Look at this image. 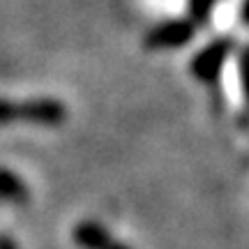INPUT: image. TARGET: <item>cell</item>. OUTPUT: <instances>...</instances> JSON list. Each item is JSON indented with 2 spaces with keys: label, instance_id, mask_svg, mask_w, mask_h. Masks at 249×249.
Returning a JSON list of instances; mask_svg holds the SVG:
<instances>
[{
  "label": "cell",
  "instance_id": "8",
  "mask_svg": "<svg viewBox=\"0 0 249 249\" xmlns=\"http://www.w3.org/2000/svg\"><path fill=\"white\" fill-rule=\"evenodd\" d=\"M18 123V102L17 99L0 97V127Z\"/></svg>",
  "mask_w": 249,
  "mask_h": 249
},
{
  "label": "cell",
  "instance_id": "10",
  "mask_svg": "<svg viewBox=\"0 0 249 249\" xmlns=\"http://www.w3.org/2000/svg\"><path fill=\"white\" fill-rule=\"evenodd\" d=\"M0 249H18V245L9 235H0Z\"/></svg>",
  "mask_w": 249,
  "mask_h": 249
},
{
  "label": "cell",
  "instance_id": "6",
  "mask_svg": "<svg viewBox=\"0 0 249 249\" xmlns=\"http://www.w3.org/2000/svg\"><path fill=\"white\" fill-rule=\"evenodd\" d=\"M219 0H187V14L185 17L194 23L196 28L205 26L210 18H213V12L217 7Z\"/></svg>",
  "mask_w": 249,
  "mask_h": 249
},
{
  "label": "cell",
  "instance_id": "5",
  "mask_svg": "<svg viewBox=\"0 0 249 249\" xmlns=\"http://www.w3.org/2000/svg\"><path fill=\"white\" fill-rule=\"evenodd\" d=\"M30 198V189L23 180L18 178L14 171L0 166V201L5 203H17L23 205Z\"/></svg>",
  "mask_w": 249,
  "mask_h": 249
},
{
  "label": "cell",
  "instance_id": "7",
  "mask_svg": "<svg viewBox=\"0 0 249 249\" xmlns=\"http://www.w3.org/2000/svg\"><path fill=\"white\" fill-rule=\"evenodd\" d=\"M238 79H240L242 99H245V104L249 107V44L238 55Z\"/></svg>",
  "mask_w": 249,
  "mask_h": 249
},
{
  "label": "cell",
  "instance_id": "3",
  "mask_svg": "<svg viewBox=\"0 0 249 249\" xmlns=\"http://www.w3.org/2000/svg\"><path fill=\"white\" fill-rule=\"evenodd\" d=\"M67 120V107L58 97H30L18 102V123L33 127H60Z\"/></svg>",
  "mask_w": 249,
  "mask_h": 249
},
{
  "label": "cell",
  "instance_id": "1",
  "mask_svg": "<svg viewBox=\"0 0 249 249\" xmlns=\"http://www.w3.org/2000/svg\"><path fill=\"white\" fill-rule=\"evenodd\" d=\"M235 46H238V42L231 35H219L210 39L189 58V74L203 86L217 83L219 76L224 74L226 62L231 60Z\"/></svg>",
  "mask_w": 249,
  "mask_h": 249
},
{
  "label": "cell",
  "instance_id": "9",
  "mask_svg": "<svg viewBox=\"0 0 249 249\" xmlns=\"http://www.w3.org/2000/svg\"><path fill=\"white\" fill-rule=\"evenodd\" d=\"M238 17H240V21L249 28V0H240V9H238Z\"/></svg>",
  "mask_w": 249,
  "mask_h": 249
},
{
  "label": "cell",
  "instance_id": "4",
  "mask_svg": "<svg viewBox=\"0 0 249 249\" xmlns=\"http://www.w3.org/2000/svg\"><path fill=\"white\" fill-rule=\"evenodd\" d=\"M71 240L79 249H132L123 240L113 238L111 233L95 219H83L71 229Z\"/></svg>",
  "mask_w": 249,
  "mask_h": 249
},
{
  "label": "cell",
  "instance_id": "2",
  "mask_svg": "<svg viewBox=\"0 0 249 249\" xmlns=\"http://www.w3.org/2000/svg\"><path fill=\"white\" fill-rule=\"evenodd\" d=\"M198 28L187 17H169L152 23L141 37L145 51H180L194 42Z\"/></svg>",
  "mask_w": 249,
  "mask_h": 249
}]
</instances>
